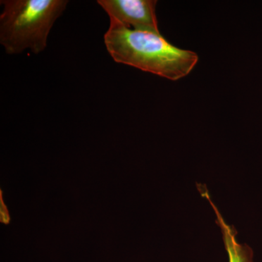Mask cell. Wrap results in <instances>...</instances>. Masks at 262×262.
Returning a JSON list of instances; mask_svg holds the SVG:
<instances>
[{
  "instance_id": "obj_1",
  "label": "cell",
  "mask_w": 262,
  "mask_h": 262,
  "mask_svg": "<svg viewBox=\"0 0 262 262\" xmlns=\"http://www.w3.org/2000/svg\"><path fill=\"white\" fill-rule=\"evenodd\" d=\"M104 44L114 61L144 72L178 80L189 75L198 61L194 52L180 49L161 35L134 30L110 21Z\"/></svg>"
},
{
  "instance_id": "obj_2",
  "label": "cell",
  "mask_w": 262,
  "mask_h": 262,
  "mask_svg": "<svg viewBox=\"0 0 262 262\" xmlns=\"http://www.w3.org/2000/svg\"><path fill=\"white\" fill-rule=\"evenodd\" d=\"M0 44L8 55L26 50L39 54L47 47L53 24L65 11L67 0H2Z\"/></svg>"
},
{
  "instance_id": "obj_3",
  "label": "cell",
  "mask_w": 262,
  "mask_h": 262,
  "mask_svg": "<svg viewBox=\"0 0 262 262\" xmlns=\"http://www.w3.org/2000/svg\"><path fill=\"white\" fill-rule=\"evenodd\" d=\"M154 0H98L110 21L127 28L160 34Z\"/></svg>"
},
{
  "instance_id": "obj_4",
  "label": "cell",
  "mask_w": 262,
  "mask_h": 262,
  "mask_svg": "<svg viewBox=\"0 0 262 262\" xmlns=\"http://www.w3.org/2000/svg\"><path fill=\"white\" fill-rule=\"evenodd\" d=\"M201 195L209 202L216 215V222L223 234L224 243L228 253L229 262H251L250 250L246 246L239 244L237 239V232L232 226H229L221 215L217 207L215 206L210 196L208 191L203 189V186L198 188Z\"/></svg>"
}]
</instances>
